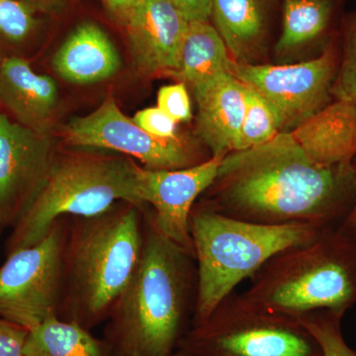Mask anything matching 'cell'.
Segmentation results:
<instances>
[{"label": "cell", "mask_w": 356, "mask_h": 356, "mask_svg": "<svg viewBox=\"0 0 356 356\" xmlns=\"http://www.w3.org/2000/svg\"><path fill=\"white\" fill-rule=\"evenodd\" d=\"M353 163L325 166L309 158L290 132L222 158L201 204L261 225L341 227L355 203Z\"/></svg>", "instance_id": "1"}, {"label": "cell", "mask_w": 356, "mask_h": 356, "mask_svg": "<svg viewBox=\"0 0 356 356\" xmlns=\"http://www.w3.org/2000/svg\"><path fill=\"white\" fill-rule=\"evenodd\" d=\"M195 257L163 236L145 211L139 266L107 318L113 356H173L191 330L197 299Z\"/></svg>", "instance_id": "2"}, {"label": "cell", "mask_w": 356, "mask_h": 356, "mask_svg": "<svg viewBox=\"0 0 356 356\" xmlns=\"http://www.w3.org/2000/svg\"><path fill=\"white\" fill-rule=\"evenodd\" d=\"M146 210L119 202L96 216L70 218L58 317L88 331L106 322L139 266Z\"/></svg>", "instance_id": "3"}, {"label": "cell", "mask_w": 356, "mask_h": 356, "mask_svg": "<svg viewBox=\"0 0 356 356\" xmlns=\"http://www.w3.org/2000/svg\"><path fill=\"white\" fill-rule=\"evenodd\" d=\"M241 295L250 305L297 320L318 310L346 314L356 304V240L331 229L282 250Z\"/></svg>", "instance_id": "4"}, {"label": "cell", "mask_w": 356, "mask_h": 356, "mask_svg": "<svg viewBox=\"0 0 356 356\" xmlns=\"http://www.w3.org/2000/svg\"><path fill=\"white\" fill-rule=\"evenodd\" d=\"M189 227L198 276L191 327L204 322L242 281L252 277L274 255L313 242L327 231L308 224L242 221L200 202L191 211Z\"/></svg>", "instance_id": "5"}, {"label": "cell", "mask_w": 356, "mask_h": 356, "mask_svg": "<svg viewBox=\"0 0 356 356\" xmlns=\"http://www.w3.org/2000/svg\"><path fill=\"white\" fill-rule=\"evenodd\" d=\"M137 163L126 156L76 152L56 154L43 184L13 227L7 254L30 247L64 217H92L119 202L142 209Z\"/></svg>", "instance_id": "6"}, {"label": "cell", "mask_w": 356, "mask_h": 356, "mask_svg": "<svg viewBox=\"0 0 356 356\" xmlns=\"http://www.w3.org/2000/svg\"><path fill=\"white\" fill-rule=\"evenodd\" d=\"M178 350L185 356H324L297 318L257 308L236 292L191 327Z\"/></svg>", "instance_id": "7"}, {"label": "cell", "mask_w": 356, "mask_h": 356, "mask_svg": "<svg viewBox=\"0 0 356 356\" xmlns=\"http://www.w3.org/2000/svg\"><path fill=\"white\" fill-rule=\"evenodd\" d=\"M70 219L60 218L38 243L7 254L0 266V317L28 331L58 317Z\"/></svg>", "instance_id": "8"}, {"label": "cell", "mask_w": 356, "mask_h": 356, "mask_svg": "<svg viewBox=\"0 0 356 356\" xmlns=\"http://www.w3.org/2000/svg\"><path fill=\"white\" fill-rule=\"evenodd\" d=\"M65 143L84 149H107L136 159L147 170H181L207 159L184 138L161 139L123 114L108 96L97 109L65 126Z\"/></svg>", "instance_id": "9"}, {"label": "cell", "mask_w": 356, "mask_h": 356, "mask_svg": "<svg viewBox=\"0 0 356 356\" xmlns=\"http://www.w3.org/2000/svg\"><path fill=\"white\" fill-rule=\"evenodd\" d=\"M339 62L337 35L317 58L293 65L236 63L233 74L273 103L282 116L283 132H291L334 100Z\"/></svg>", "instance_id": "10"}, {"label": "cell", "mask_w": 356, "mask_h": 356, "mask_svg": "<svg viewBox=\"0 0 356 356\" xmlns=\"http://www.w3.org/2000/svg\"><path fill=\"white\" fill-rule=\"evenodd\" d=\"M51 134H41L0 111V224L13 227L43 184L55 159Z\"/></svg>", "instance_id": "11"}, {"label": "cell", "mask_w": 356, "mask_h": 356, "mask_svg": "<svg viewBox=\"0 0 356 356\" xmlns=\"http://www.w3.org/2000/svg\"><path fill=\"white\" fill-rule=\"evenodd\" d=\"M222 158L181 170H147L138 165L139 195L154 227L170 241L194 254L191 235V211L214 182ZM195 257V255H194Z\"/></svg>", "instance_id": "12"}, {"label": "cell", "mask_w": 356, "mask_h": 356, "mask_svg": "<svg viewBox=\"0 0 356 356\" xmlns=\"http://www.w3.org/2000/svg\"><path fill=\"white\" fill-rule=\"evenodd\" d=\"M123 24L143 74L170 76L177 72L189 21L170 0H136Z\"/></svg>", "instance_id": "13"}, {"label": "cell", "mask_w": 356, "mask_h": 356, "mask_svg": "<svg viewBox=\"0 0 356 356\" xmlns=\"http://www.w3.org/2000/svg\"><path fill=\"white\" fill-rule=\"evenodd\" d=\"M198 113L196 132L211 156L236 152L245 109V84L222 72L192 90Z\"/></svg>", "instance_id": "14"}, {"label": "cell", "mask_w": 356, "mask_h": 356, "mask_svg": "<svg viewBox=\"0 0 356 356\" xmlns=\"http://www.w3.org/2000/svg\"><path fill=\"white\" fill-rule=\"evenodd\" d=\"M0 104L15 121L41 134H50L58 104L57 81L38 74L22 56L0 60Z\"/></svg>", "instance_id": "15"}, {"label": "cell", "mask_w": 356, "mask_h": 356, "mask_svg": "<svg viewBox=\"0 0 356 356\" xmlns=\"http://www.w3.org/2000/svg\"><path fill=\"white\" fill-rule=\"evenodd\" d=\"M290 134L318 165L353 163L356 156V110L350 103L332 100Z\"/></svg>", "instance_id": "16"}, {"label": "cell", "mask_w": 356, "mask_h": 356, "mask_svg": "<svg viewBox=\"0 0 356 356\" xmlns=\"http://www.w3.org/2000/svg\"><path fill=\"white\" fill-rule=\"evenodd\" d=\"M58 76L67 83L90 84L106 81L121 67L114 44L95 23L77 26L51 60Z\"/></svg>", "instance_id": "17"}, {"label": "cell", "mask_w": 356, "mask_h": 356, "mask_svg": "<svg viewBox=\"0 0 356 356\" xmlns=\"http://www.w3.org/2000/svg\"><path fill=\"white\" fill-rule=\"evenodd\" d=\"M269 0H211V18L238 64H252L266 44Z\"/></svg>", "instance_id": "18"}, {"label": "cell", "mask_w": 356, "mask_h": 356, "mask_svg": "<svg viewBox=\"0 0 356 356\" xmlns=\"http://www.w3.org/2000/svg\"><path fill=\"white\" fill-rule=\"evenodd\" d=\"M236 62L209 21H189L172 77L194 90L222 72L233 74Z\"/></svg>", "instance_id": "19"}, {"label": "cell", "mask_w": 356, "mask_h": 356, "mask_svg": "<svg viewBox=\"0 0 356 356\" xmlns=\"http://www.w3.org/2000/svg\"><path fill=\"white\" fill-rule=\"evenodd\" d=\"M339 0H284L276 56L286 57L327 36Z\"/></svg>", "instance_id": "20"}, {"label": "cell", "mask_w": 356, "mask_h": 356, "mask_svg": "<svg viewBox=\"0 0 356 356\" xmlns=\"http://www.w3.org/2000/svg\"><path fill=\"white\" fill-rule=\"evenodd\" d=\"M25 356H113L104 339L86 327L51 316L30 330Z\"/></svg>", "instance_id": "21"}, {"label": "cell", "mask_w": 356, "mask_h": 356, "mask_svg": "<svg viewBox=\"0 0 356 356\" xmlns=\"http://www.w3.org/2000/svg\"><path fill=\"white\" fill-rule=\"evenodd\" d=\"M277 108L257 89L245 84V109L236 152L261 146L283 132Z\"/></svg>", "instance_id": "22"}, {"label": "cell", "mask_w": 356, "mask_h": 356, "mask_svg": "<svg viewBox=\"0 0 356 356\" xmlns=\"http://www.w3.org/2000/svg\"><path fill=\"white\" fill-rule=\"evenodd\" d=\"M37 11L22 0H0V60L18 56L38 27Z\"/></svg>", "instance_id": "23"}, {"label": "cell", "mask_w": 356, "mask_h": 356, "mask_svg": "<svg viewBox=\"0 0 356 356\" xmlns=\"http://www.w3.org/2000/svg\"><path fill=\"white\" fill-rule=\"evenodd\" d=\"M337 35L339 62L332 98L350 103L356 110V9L344 14Z\"/></svg>", "instance_id": "24"}, {"label": "cell", "mask_w": 356, "mask_h": 356, "mask_svg": "<svg viewBox=\"0 0 356 356\" xmlns=\"http://www.w3.org/2000/svg\"><path fill=\"white\" fill-rule=\"evenodd\" d=\"M344 314L331 310L311 312L298 318L320 344L324 356H356L344 339L341 321Z\"/></svg>", "instance_id": "25"}, {"label": "cell", "mask_w": 356, "mask_h": 356, "mask_svg": "<svg viewBox=\"0 0 356 356\" xmlns=\"http://www.w3.org/2000/svg\"><path fill=\"white\" fill-rule=\"evenodd\" d=\"M156 106L177 124L191 121L193 116L188 88L184 83L170 84L159 89Z\"/></svg>", "instance_id": "26"}, {"label": "cell", "mask_w": 356, "mask_h": 356, "mask_svg": "<svg viewBox=\"0 0 356 356\" xmlns=\"http://www.w3.org/2000/svg\"><path fill=\"white\" fill-rule=\"evenodd\" d=\"M134 122L140 126L143 130L151 134L154 137L161 139L175 140L179 139L177 134V122L170 118L163 110L158 106L147 107L140 110L135 114Z\"/></svg>", "instance_id": "27"}, {"label": "cell", "mask_w": 356, "mask_h": 356, "mask_svg": "<svg viewBox=\"0 0 356 356\" xmlns=\"http://www.w3.org/2000/svg\"><path fill=\"white\" fill-rule=\"evenodd\" d=\"M29 331L0 317V356H25Z\"/></svg>", "instance_id": "28"}, {"label": "cell", "mask_w": 356, "mask_h": 356, "mask_svg": "<svg viewBox=\"0 0 356 356\" xmlns=\"http://www.w3.org/2000/svg\"><path fill=\"white\" fill-rule=\"evenodd\" d=\"M188 21H209L211 0H170Z\"/></svg>", "instance_id": "29"}, {"label": "cell", "mask_w": 356, "mask_h": 356, "mask_svg": "<svg viewBox=\"0 0 356 356\" xmlns=\"http://www.w3.org/2000/svg\"><path fill=\"white\" fill-rule=\"evenodd\" d=\"M135 1L136 0H103L109 13L121 23L125 21Z\"/></svg>", "instance_id": "30"}, {"label": "cell", "mask_w": 356, "mask_h": 356, "mask_svg": "<svg viewBox=\"0 0 356 356\" xmlns=\"http://www.w3.org/2000/svg\"><path fill=\"white\" fill-rule=\"evenodd\" d=\"M37 13H53L60 10L67 3V0H22Z\"/></svg>", "instance_id": "31"}, {"label": "cell", "mask_w": 356, "mask_h": 356, "mask_svg": "<svg viewBox=\"0 0 356 356\" xmlns=\"http://www.w3.org/2000/svg\"><path fill=\"white\" fill-rule=\"evenodd\" d=\"M353 165H355L356 178V156L355 159H353ZM339 229L343 232L344 235L356 240V191L355 203H353L350 214L348 215V217L346 218V220H344L343 224L341 225Z\"/></svg>", "instance_id": "32"}, {"label": "cell", "mask_w": 356, "mask_h": 356, "mask_svg": "<svg viewBox=\"0 0 356 356\" xmlns=\"http://www.w3.org/2000/svg\"><path fill=\"white\" fill-rule=\"evenodd\" d=\"M173 356H185V355H184V353H180V351H179V350H177V353H175V355H173Z\"/></svg>", "instance_id": "33"}, {"label": "cell", "mask_w": 356, "mask_h": 356, "mask_svg": "<svg viewBox=\"0 0 356 356\" xmlns=\"http://www.w3.org/2000/svg\"><path fill=\"white\" fill-rule=\"evenodd\" d=\"M2 229L1 224H0V229Z\"/></svg>", "instance_id": "34"}]
</instances>
